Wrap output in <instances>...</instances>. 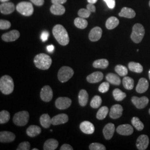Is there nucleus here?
<instances>
[{
    "label": "nucleus",
    "mask_w": 150,
    "mask_h": 150,
    "mask_svg": "<svg viewBox=\"0 0 150 150\" xmlns=\"http://www.w3.org/2000/svg\"><path fill=\"white\" fill-rule=\"evenodd\" d=\"M110 88V84L108 82H104L98 87V90L101 93H105L108 91Z\"/></svg>",
    "instance_id": "42"
},
{
    "label": "nucleus",
    "mask_w": 150,
    "mask_h": 150,
    "mask_svg": "<svg viewBox=\"0 0 150 150\" xmlns=\"http://www.w3.org/2000/svg\"><path fill=\"white\" fill-rule=\"evenodd\" d=\"M80 128L81 131L85 134H92L95 131L94 125L90 122L87 121H83L81 123Z\"/></svg>",
    "instance_id": "16"
},
{
    "label": "nucleus",
    "mask_w": 150,
    "mask_h": 150,
    "mask_svg": "<svg viewBox=\"0 0 150 150\" xmlns=\"http://www.w3.org/2000/svg\"><path fill=\"white\" fill-rule=\"evenodd\" d=\"M51 120L52 125L54 126H56L67 122L69 121V117L65 113H61L53 117Z\"/></svg>",
    "instance_id": "19"
},
{
    "label": "nucleus",
    "mask_w": 150,
    "mask_h": 150,
    "mask_svg": "<svg viewBox=\"0 0 150 150\" xmlns=\"http://www.w3.org/2000/svg\"><path fill=\"white\" fill-rule=\"evenodd\" d=\"M15 10V6L12 2H5L0 5L1 12L5 15H8L12 13Z\"/></svg>",
    "instance_id": "22"
},
{
    "label": "nucleus",
    "mask_w": 150,
    "mask_h": 150,
    "mask_svg": "<svg viewBox=\"0 0 150 150\" xmlns=\"http://www.w3.org/2000/svg\"><path fill=\"white\" fill-rule=\"evenodd\" d=\"M72 103V101L68 97H59L55 101V106L58 109L64 110L70 107Z\"/></svg>",
    "instance_id": "9"
},
{
    "label": "nucleus",
    "mask_w": 150,
    "mask_h": 150,
    "mask_svg": "<svg viewBox=\"0 0 150 150\" xmlns=\"http://www.w3.org/2000/svg\"><path fill=\"white\" fill-rule=\"evenodd\" d=\"M97 0H87V2L89 4H95V3H96Z\"/></svg>",
    "instance_id": "53"
},
{
    "label": "nucleus",
    "mask_w": 150,
    "mask_h": 150,
    "mask_svg": "<svg viewBox=\"0 0 150 150\" xmlns=\"http://www.w3.org/2000/svg\"><path fill=\"white\" fill-rule=\"evenodd\" d=\"M149 113H150V110H149Z\"/></svg>",
    "instance_id": "58"
},
{
    "label": "nucleus",
    "mask_w": 150,
    "mask_h": 150,
    "mask_svg": "<svg viewBox=\"0 0 150 150\" xmlns=\"http://www.w3.org/2000/svg\"><path fill=\"white\" fill-rule=\"evenodd\" d=\"M119 25V20L116 17H110L107 19L106 22V27L108 30L115 28Z\"/></svg>",
    "instance_id": "28"
},
{
    "label": "nucleus",
    "mask_w": 150,
    "mask_h": 150,
    "mask_svg": "<svg viewBox=\"0 0 150 150\" xmlns=\"http://www.w3.org/2000/svg\"><path fill=\"white\" fill-rule=\"evenodd\" d=\"M20 36V33L17 30H12L2 35V39L5 42H13L17 40Z\"/></svg>",
    "instance_id": "13"
},
{
    "label": "nucleus",
    "mask_w": 150,
    "mask_h": 150,
    "mask_svg": "<svg viewBox=\"0 0 150 150\" xmlns=\"http://www.w3.org/2000/svg\"><path fill=\"white\" fill-rule=\"evenodd\" d=\"M32 150H38V149H33Z\"/></svg>",
    "instance_id": "56"
},
{
    "label": "nucleus",
    "mask_w": 150,
    "mask_h": 150,
    "mask_svg": "<svg viewBox=\"0 0 150 150\" xmlns=\"http://www.w3.org/2000/svg\"><path fill=\"white\" fill-rule=\"evenodd\" d=\"M115 131V125L112 123H107L103 129V134L105 139H111Z\"/></svg>",
    "instance_id": "18"
},
{
    "label": "nucleus",
    "mask_w": 150,
    "mask_h": 150,
    "mask_svg": "<svg viewBox=\"0 0 150 150\" xmlns=\"http://www.w3.org/2000/svg\"><path fill=\"white\" fill-rule=\"evenodd\" d=\"M149 83L148 81L145 78H141L139 81L136 87V92L139 93H142L146 92L149 88Z\"/></svg>",
    "instance_id": "20"
},
{
    "label": "nucleus",
    "mask_w": 150,
    "mask_h": 150,
    "mask_svg": "<svg viewBox=\"0 0 150 150\" xmlns=\"http://www.w3.org/2000/svg\"><path fill=\"white\" fill-rule=\"evenodd\" d=\"M149 144V139L146 134L140 135L136 141V147L139 150H146Z\"/></svg>",
    "instance_id": "11"
},
{
    "label": "nucleus",
    "mask_w": 150,
    "mask_h": 150,
    "mask_svg": "<svg viewBox=\"0 0 150 150\" xmlns=\"http://www.w3.org/2000/svg\"><path fill=\"white\" fill-rule=\"evenodd\" d=\"M16 10L22 15L30 16L33 13V7L32 4L28 2H21L16 6Z\"/></svg>",
    "instance_id": "7"
},
{
    "label": "nucleus",
    "mask_w": 150,
    "mask_h": 150,
    "mask_svg": "<svg viewBox=\"0 0 150 150\" xmlns=\"http://www.w3.org/2000/svg\"><path fill=\"white\" fill-rule=\"evenodd\" d=\"M103 78V74L101 72L96 71L87 76V81L92 83H97L102 80Z\"/></svg>",
    "instance_id": "21"
},
{
    "label": "nucleus",
    "mask_w": 150,
    "mask_h": 150,
    "mask_svg": "<svg viewBox=\"0 0 150 150\" xmlns=\"http://www.w3.org/2000/svg\"><path fill=\"white\" fill-rule=\"evenodd\" d=\"M52 33L57 41L62 46H66L70 41L69 34L62 25H57L54 26Z\"/></svg>",
    "instance_id": "1"
},
{
    "label": "nucleus",
    "mask_w": 150,
    "mask_h": 150,
    "mask_svg": "<svg viewBox=\"0 0 150 150\" xmlns=\"http://www.w3.org/2000/svg\"><path fill=\"white\" fill-rule=\"evenodd\" d=\"M108 113V108L107 106L101 107L97 113L96 117L98 120H102L106 117Z\"/></svg>",
    "instance_id": "36"
},
{
    "label": "nucleus",
    "mask_w": 150,
    "mask_h": 150,
    "mask_svg": "<svg viewBox=\"0 0 150 150\" xmlns=\"http://www.w3.org/2000/svg\"><path fill=\"white\" fill-rule=\"evenodd\" d=\"M107 4V6L113 9L115 7V0H103Z\"/></svg>",
    "instance_id": "46"
},
{
    "label": "nucleus",
    "mask_w": 150,
    "mask_h": 150,
    "mask_svg": "<svg viewBox=\"0 0 150 150\" xmlns=\"http://www.w3.org/2000/svg\"><path fill=\"white\" fill-rule=\"evenodd\" d=\"M91 12L90 11H88L87 9H85V8H81L79 12H78V15L80 17L82 18H88L89 16H90Z\"/></svg>",
    "instance_id": "43"
},
{
    "label": "nucleus",
    "mask_w": 150,
    "mask_h": 150,
    "mask_svg": "<svg viewBox=\"0 0 150 150\" xmlns=\"http://www.w3.org/2000/svg\"><path fill=\"white\" fill-rule=\"evenodd\" d=\"M87 9L91 12H96V7L93 5V4H89L87 5Z\"/></svg>",
    "instance_id": "48"
},
{
    "label": "nucleus",
    "mask_w": 150,
    "mask_h": 150,
    "mask_svg": "<svg viewBox=\"0 0 150 150\" xmlns=\"http://www.w3.org/2000/svg\"><path fill=\"white\" fill-rule=\"evenodd\" d=\"M131 101L136 108L139 109H142L148 105L149 102V100L146 96L141 97L134 96L131 98Z\"/></svg>",
    "instance_id": "8"
},
{
    "label": "nucleus",
    "mask_w": 150,
    "mask_h": 150,
    "mask_svg": "<svg viewBox=\"0 0 150 150\" xmlns=\"http://www.w3.org/2000/svg\"><path fill=\"white\" fill-rule=\"evenodd\" d=\"M145 33V28L143 25L140 23H136L132 28L131 38L134 43H139L142 41Z\"/></svg>",
    "instance_id": "4"
},
{
    "label": "nucleus",
    "mask_w": 150,
    "mask_h": 150,
    "mask_svg": "<svg viewBox=\"0 0 150 150\" xmlns=\"http://www.w3.org/2000/svg\"><path fill=\"white\" fill-rule=\"evenodd\" d=\"M123 86L125 88L128 90H131L134 87V80L133 79L128 77L125 76L122 80Z\"/></svg>",
    "instance_id": "31"
},
{
    "label": "nucleus",
    "mask_w": 150,
    "mask_h": 150,
    "mask_svg": "<svg viewBox=\"0 0 150 150\" xmlns=\"http://www.w3.org/2000/svg\"><path fill=\"white\" fill-rule=\"evenodd\" d=\"M149 6H150V2H149Z\"/></svg>",
    "instance_id": "57"
},
{
    "label": "nucleus",
    "mask_w": 150,
    "mask_h": 150,
    "mask_svg": "<svg viewBox=\"0 0 150 150\" xmlns=\"http://www.w3.org/2000/svg\"><path fill=\"white\" fill-rule=\"evenodd\" d=\"M113 96L115 100L117 101H122L126 97V94L118 88H116L113 91Z\"/></svg>",
    "instance_id": "35"
},
{
    "label": "nucleus",
    "mask_w": 150,
    "mask_h": 150,
    "mask_svg": "<svg viewBox=\"0 0 150 150\" xmlns=\"http://www.w3.org/2000/svg\"><path fill=\"white\" fill-rule=\"evenodd\" d=\"M102 30L100 27L93 28L89 33L88 37L91 41L96 42L98 41L102 36Z\"/></svg>",
    "instance_id": "15"
},
{
    "label": "nucleus",
    "mask_w": 150,
    "mask_h": 150,
    "mask_svg": "<svg viewBox=\"0 0 150 150\" xmlns=\"http://www.w3.org/2000/svg\"><path fill=\"white\" fill-rule=\"evenodd\" d=\"M109 64L108 61L106 59H99L96 60L93 63V67L96 69H105Z\"/></svg>",
    "instance_id": "32"
},
{
    "label": "nucleus",
    "mask_w": 150,
    "mask_h": 150,
    "mask_svg": "<svg viewBox=\"0 0 150 150\" xmlns=\"http://www.w3.org/2000/svg\"><path fill=\"white\" fill-rule=\"evenodd\" d=\"M52 3L55 5H62L66 2L67 0H51Z\"/></svg>",
    "instance_id": "51"
},
{
    "label": "nucleus",
    "mask_w": 150,
    "mask_h": 150,
    "mask_svg": "<svg viewBox=\"0 0 150 150\" xmlns=\"http://www.w3.org/2000/svg\"><path fill=\"white\" fill-rule=\"evenodd\" d=\"M52 62L51 57L45 54H38L34 58V64L36 67L41 70H48Z\"/></svg>",
    "instance_id": "2"
},
{
    "label": "nucleus",
    "mask_w": 150,
    "mask_h": 150,
    "mask_svg": "<svg viewBox=\"0 0 150 150\" xmlns=\"http://www.w3.org/2000/svg\"><path fill=\"white\" fill-rule=\"evenodd\" d=\"M14 90V82L10 76L5 75L0 79V90L5 95H10Z\"/></svg>",
    "instance_id": "3"
},
{
    "label": "nucleus",
    "mask_w": 150,
    "mask_h": 150,
    "mask_svg": "<svg viewBox=\"0 0 150 150\" xmlns=\"http://www.w3.org/2000/svg\"><path fill=\"white\" fill-rule=\"evenodd\" d=\"M106 79L109 83L116 86L120 85L121 82V79L118 76L112 73H110L107 74L106 77Z\"/></svg>",
    "instance_id": "26"
},
{
    "label": "nucleus",
    "mask_w": 150,
    "mask_h": 150,
    "mask_svg": "<svg viewBox=\"0 0 150 150\" xmlns=\"http://www.w3.org/2000/svg\"><path fill=\"white\" fill-rule=\"evenodd\" d=\"M131 122L132 125L138 131H142L144 128V123H142L139 118L137 117H134L131 120Z\"/></svg>",
    "instance_id": "38"
},
{
    "label": "nucleus",
    "mask_w": 150,
    "mask_h": 150,
    "mask_svg": "<svg viewBox=\"0 0 150 150\" xmlns=\"http://www.w3.org/2000/svg\"><path fill=\"white\" fill-rule=\"evenodd\" d=\"M75 26L80 29H85L88 25V22L84 18L77 17L75 18L74 21Z\"/></svg>",
    "instance_id": "34"
},
{
    "label": "nucleus",
    "mask_w": 150,
    "mask_h": 150,
    "mask_svg": "<svg viewBox=\"0 0 150 150\" xmlns=\"http://www.w3.org/2000/svg\"><path fill=\"white\" fill-rule=\"evenodd\" d=\"M129 70L136 73H141L143 71V67L141 64L134 62H130L128 64Z\"/></svg>",
    "instance_id": "33"
},
{
    "label": "nucleus",
    "mask_w": 150,
    "mask_h": 150,
    "mask_svg": "<svg viewBox=\"0 0 150 150\" xmlns=\"http://www.w3.org/2000/svg\"><path fill=\"white\" fill-rule=\"evenodd\" d=\"M40 121L42 127L47 129L52 124V120L48 114H43L40 118Z\"/></svg>",
    "instance_id": "30"
},
{
    "label": "nucleus",
    "mask_w": 150,
    "mask_h": 150,
    "mask_svg": "<svg viewBox=\"0 0 150 150\" xmlns=\"http://www.w3.org/2000/svg\"><path fill=\"white\" fill-rule=\"evenodd\" d=\"M118 15L120 17H123L127 18H132L136 16L135 11L129 7H123L122 8L121 12L118 13Z\"/></svg>",
    "instance_id": "23"
},
{
    "label": "nucleus",
    "mask_w": 150,
    "mask_h": 150,
    "mask_svg": "<svg viewBox=\"0 0 150 150\" xmlns=\"http://www.w3.org/2000/svg\"><path fill=\"white\" fill-rule=\"evenodd\" d=\"M16 136L13 133L8 131H1L0 132V142L2 143H8L13 141Z\"/></svg>",
    "instance_id": "17"
},
{
    "label": "nucleus",
    "mask_w": 150,
    "mask_h": 150,
    "mask_svg": "<svg viewBox=\"0 0 150 150\" xmlns=\"http://www.w3.org/2000/svg\"><path fill=\"white\" fill-rule=\"evenodd\" d=\"M30 118L29 113L26 111L16 113L13 118V123L18 126H23L27 125Z\"/></svg>",
    "instance_id": "5"
},
{
    "label": "nucleus",
    "mask_w": 150,
    "mask_h": 150,
    "mask_svg": "<svg viewBox=\"0 0 150 150\" xmlns=\"http://www.w3.org/2000/svg\"><path fill=\"white\" fill-rule=\"evenodd\" d=\"M90 150H106V148L103 145L100 143H92L89 146Z\"/></svg>",
    "instance_id": "41"
},
{
    "label": "nucleus",
    "mask_w": 150,
    "mask_h": 150,
    "mask_svg": "<svg viewBox=\"0 0 150 150\" xmlns=\"http://www.w3.org/2000/svg\"><path fill=\"white\" fill-rule=\"evenodd\" d=\"M30 1L33 4L38 6L43 5L44 4V0H30Z\"/></svg>",
    "instance_id": "50"
},
{
    "label": "nucleus",
    "mask_w": 150,
    "mask_h": 150,
    "mask_svg": "<svg viewBox=\"0 0 150 150\" xmlns=\"http://www.w3.org/2000/svg\"><path fill=\"white\" fill-rule=\"evenodd\" d=\"M1 2H7V1H9V0H0Z\"/></svg>",
    "instance_id": "54"
},
{
    "label": "nucleus",
    "mask_w": 150,
    "mask_h": 150,
    "mask_svg": "<svg viewBox=\"0 0 150 150\" xmlns=\"http://www.w3.org/2000/svg\"><path fill=\"white\" fill-rule=\"evenodd\" d=\"M73 147L69 144H64L60 148V150H73Z\"/></svg>",
    "instance_id": "49"
},
{
    "label": "nucleus",
    "mask_w": 150,
    "mask_h": 150,
    "mask_svg": "<svg viewBox=\"0 0 150 150\" xmlns=\"http://www.w3.org/2000/svg\"><path fill=\"white\" fill-rule=\"evenodd\" d=\"M88 100V95L85 90H81L79 94V102L81 106H85Z\"/></svg>",
    "instance_id": "27"
},
{
    "label": "nucleus",
    "mask_w": 150,
    "mask_h": 150,
    "mask_svg": "<svg viewBox=\"0 0 150 150\" xmlns=\"http://www.w3.org/2000/svg\"><path fill=\"white\" fill-rule=\"evenodd\" d=\"M30 144L27 141H25L20 143V144L18 145L16 150H30Z\"/></svg>",
    "instance_id": "44"
},
{
    "label": "nucleus",
    "mask_w": 150,
    "mask_h": 150,
    "mask_svg": "<svg viewBox=\"0 0 150 150\" xmlns=\"http://www.w3.org/2000/svg\"><path fill=\"white\" fill-rule=\"evenodd\" d=\"M149 79L150 80V70H149Z\"/></svg>",
    "instance_id": "55"
},
{
    "label": "nucleus",
    "mask_w": 150,
    "mask_h": 150,
    "mask_svg": "<svg viewBox=\"0 0 150 150\" xmlns=\"http://www.w3.org/2000/svg\"><path fill=\"white\" fill-rule=\"evenodd\" d=\"M54 46L52 45H48V46L47 47V50L49 52H52L54 50Z\"/></svg>",
    "instance_id": "52"
},
{
    "label": "nucleus",
    "mask_w": 150,
    "mask_h": 150,
    "mask_svg": "<svg viewBox=\"0 0 150 150\" xmlns=\"http://www.w3.org/2000/svg\"><path fill=\"white\" fill-rule=\"evenodd\" d=\"M65 8L62 5L54 4L50 8L51 13L55 15H62L65 12Z\"/></svg>",
    "instance_id": "29"
},
{
    "label": "nucleus",
    "mask_w": 150,
    "mask_h": 150,
    "mask_svg": "<svg viewBox=\"0 0 150 150\" xmlns=\"http://www.w3.org/2000/svg\"><path fill=\"white\" fill-rule=\"evenodd\" d=\"M10 119V113L6 110H3L0 112V123L4 124L9 121Z\"/></svg>",
    "instance_id": "40"
},
{
    "label": "nucleus",
    "mask_w": 150,
    "mask_h": 150,
    "mask_svg": "<svg viewBox=\"0 0 150 150\" xmlns=\"http://www.w3.org/2000/svg\"><path fill=\"white\" fill-rule=\"evenodd\" d=\"M102 103V98L99 96H95L93 97L91 100L90 106L92 108H97L100 107Z\"/></svg>",
    "instance_id": "39"
},
{
    "label": "nucleus",
    "mask_w": 150,
    "mask_h": 150,
    "mask_svg": "<svg viewBox=\"0 0 150 150\" xmlns=\"http://www.w3.org/2000/svg\"><path fill=\"white\" fill-rule=\"evenodd\" d=\"M123 107L120 105H115L112 106L110 111V117L112 119H117L121 117L123 112Z\"/></svg>",
    "instance_id": "14"
},
{
    "label": "nucleus",
    "mask_w": 150,
    "mask_h": 150,
    "mask_svg": "<svg viewBox=\"0 0 150 150\" xmlns=\"http://www.w3.org/2000/svg\"><path fill=\"white\" fill-rule=\"evenodd\" d=\"M40 96L42 100L45 102H50L53 97V92L51 88L48 86L46 85L41 89Z\"/></svg>",
    "instance_id": "10"
},
{
    "label": "nucleus",
    "mask_w": 150,
    "mask_h": 150,
    "mask_svg": "<svg viewBox=\"0 0 150 150\" xmlns=\"http://www.w3.org/2000/svg\"><path fill=\"white\" fill-rule=\"evenodd\" d=\"M41 132V129L36 125L30 126L26 130L27 135L31 137H34L40 134Z\"/></svg>",
    "instance_id": "25"
},
{
    "label": "nucleus",
    "mask_w": 150,
    "mask_h": 150,
    "mask_svg": "<svg viewBox=\"0 0 150 150\" xmlns=\"http://www.w3.org/2000/svg\"><path fill=\"white\" fill-rule=\"evenodd\" d=\"M59 146V142L54 139H48L45 142L43 145V150H56Z\"/></svg>",
    "instance_id": "24"
},
{
    "label": "nucleus",
    "mask_w": 150,
    "mask_h": 150,
    "mask_svg": "<svg viewBox=\"0 0 150 150\" xmlns=\"http://www.w3.org/2000/svg\"><path fill=\"white\" fill-rule=\"evenodd\" d=\"M74 75V71L68 66L62 67L58 72V79L60 82L64 83L70 80Z\"/></svg>",
    "instance_id": "6"
},
{
    "label": "nucleus",
    "mask_w": 150,
    "mask_h": 150,
    "mask_svg": "<svg viewBox=\"0 0 150 150\" xmlns=\"http://www.w3.org/2000/svg\"><path fill=\"white\" fill-rule=\"evenodd\" d=\"M115 70L117 72V74L120 76L125 77L128 74V70L127 68L121 64H118L115 67Z\"/></svg>",
    "instance_id": "37"
},
{
    "label": "nucleus",
    "mask_w": 150,
    "mask_h": 150,
    "mask_svg": "<svg viewBox=\"0 0 150 150\" xmlns=\"http://www.w3.org/2000/svg\"><path fill=\"white\" fill-rule=\"evenodd\" d=\"M11 23L8 21L1 20H0V28L1 30H7L11 27Z\"/></svg>",
    "instance_id": "45"
},
{
    "label": "nucleus",
    "mask_w": 150,
    "mask_h": 150,
    "mask_svg": "<svg viewBox=\"0 0 150 150\" xmlns=\"http://www.w3.org/2000/svg\"><path fill=\"white\" fill-rule=\"evenodd\" d=\"M48 36H49V33L46 31H43L41 33V39L42 40V41L43 42H45L48 40Z\"/></svg>",
    "instance_id": "47"
},
{
    "label": "nucleus",
    "mask_w": 150,
    "mask_h": 150,
    "mask_svg": "<svg viewBox=\"0 0 150 150\" xmlns=\"http://www.w3.org/2000/svg\"><path fill=\"white\" fill-rule=\"evenodd\" d=\"M116 131L118 134L123 136H129L134 132V128L129 124H124L118 126L116 129Z\"/></svg>",
    "instance_id": "12"
}]
</instances>
